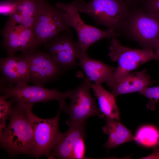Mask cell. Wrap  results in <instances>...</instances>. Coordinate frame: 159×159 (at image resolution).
I'll return each mask as SVG.
<instances>
[{
  "mask_svg": "<svg viewBox=\"0 0 159 159\" xmlns=\"http://www.w3.org/2000/svg\"><path fill=\"white\" fill-rule=\"evenodd\" d=\"M71 3L79 12L91 16L97 24L120 34L130 11L123 0H74Z\"/></svg>",
  "mask_w": 159,
  "mask_h": 159,
  "instance_id": "2",
  "label": "cell"
},
{
  "mask_svg": "<svg viewBox=\"0 0 159 159\" xmlns=\"http://www.w3.org/2000/svg\"><path fill=\"white\" fill-rule=\"evenodd\" d=\"M78 59L80 65L87 77L95 84L107 82L111 79L116 69L97 60L89 57L87 53L80 54Z\"/></svg>",
  "mask_w": 159,
  "mask_h": 159,
  "instance_id": "17",
  "label": "cell"
},
{
  "mask_svg": "<svg viewBox=\"0 0 159 159\" xmlns=\"http://www.w3.org/2000/svg\"><path fill=\"white\" fill-rule=\"evenodd\" d=\"M140 94L149 100L147 107L151 110L156 108V104L159 102V85L153 87H147L139 92Z\"/></svg>",
  "mask_w": 159,
  "mask_h": 159,
  "instance_id": "22",
  "label": "cell"
},
{
  "mask_svg": "<svg viewBox=\"0 0 159 159\" xmlns=\"http://www.w3.org/2000/svg\"><path fill=\"white\" fill-rule=\"evenodd\" d=\"M0 90L7 99L11 97L15 103L26 105L52 100L58 101L59 104L63 103L67 99L69 98L71 93V90L62 92L56 89H49L23 83L14 86L1 84Z\"/></svg>",
  "mask_w": 159,
  "mask_h": 159,
  "instance_id": "8",
  "label": "cell"
},
{
  "mask_svg": "<svg viewBox=\"0 0 159 159\" xmlns=\"http://www.w3.org/2000/svg\"><path fill=\"white\" fill-rule=\"evenodd\" d=\"M105 118V125L102 127V130L108 136L107 141L103 145L107 151L126 143L134 141L135 137L120 121Z\"/></svg>",
  "mask_w": 159,
  "mask_h": 159,
  "instance_id": "18",
  "label": "cell"
},
{
  "mask_svg": "<svg viewBox=\"0 0 159 159\" xmlns=\"http://www.w3.org/2000/svg\"><path fill=\"white\" fill-rule=\"evenodd\" d=\"M122 32L143 48H154L159 41V18L141 8L130 10L122 29Z\"/></svg>",
  "mask_w": 159,
  "mask_h": 159,
  "instance_id": "5",
  "label": "cell"
},
{
  "mask_svg": "<svg viewBox=\"0 0 159 159\" xmlns=\"http://www.w3.org/2000/svg\"><path fill=\"white\" fill-rule=\"evenodd\" d=\"M86 122L76 124L69 126L52 148L51 153L53 158L69 159L75 143L81 138H84Z\"/></svg>",
  "mask_w": 159,
  "mask_h": 159,
  "instance_id": "15",
  "label": "cell"
},
{
  "mask_svg": "<svg viewBox=\"0 0 159 159\" xmlns=\"http://www.w3.org/2000/svg\"><path fill=\"white\" fill-rule=\"evenodd\" d=\"M108 55L118 65L110 80L107 82L111 89L133 70L144 63L157 60L152 49L131 48L122 45L116 37L112 38Z\"/></svg>",
  "mask_w": 159,
  "mask_h": 159,
  "instance_id": "4",
  "label": "cell"
},
{
  "mask_svg": "<svg viewBox=\"0 0 159 159\" xmlns=\"http://www.w3.org/2000/svg\"><path fill=\"white\" fill-rule=\"evenodd\" d=\"M9 116V124L0 135L1 147L11 155H32L33 130L24 105L16 103Z\"/></svg>",
  "mask_w": 159,
  "mask_h": 159,
  "instance_id": "1",
  "label": "cell"
},
{
  "mask_svg": "<svg viewBox=\"0 0 159 159\" xmlns=\"http://www.w3.org/2000/svg\"><path fill=\"white\" fill-rule=\"evenodd\" d=\"M45 43L48 53L61 68L67 69L74 65L79 52L77 42L71 37L60 34Z\"/></svg>",
  "mask_w": 159,
  "mask_h": 159,
  "instance_id": "11",
  "label": "cell"
},
{
  "mask_svg": "<svg viewBox=\"0 0 159 159\" xmlns=\"http://www.w3.org/2000/svg\"><path fill=\"white\" fill-rule=\"evenodd\" d=\"M153 148V151L151 154L140 159H159V145Z\"/></svg>",
  "mask_w": 159,
  "mask_h": 159,
  "instance_id": "26",
  "label": "cell"
},
{
  "mask_svg": "<svg viewBox=\"0 0 159 159\" xmlns=\"http://www.w3.org/2000/svg\"><path fill=\"white\" fill-rule=\"evenodd\" d=\"M135 137V141L145 147L154 148L159 145V130L153 125L140 127Z\"/></svg>",
  "mask_w": 159,
  "mask_h": 159,
  "instance_id": "20",
  "label": "cell"
},
{
  "mask_svg": "<svg viewBox=\"0 0 159 159\" xmlns=\"http://www.w3.org/2000/svg\"><path fill=\"white\" fill-rule=\"evenodd\" d=\"M141 9L159 18V0H141Z\"/></svg>",
  "mask_w": 159,
  "mask_h": 159,
  "instance_id": "24",
  "label": "cell"
},
{
  "mask_svg": "<svg viewBox=\"0 0 159 159\" xmlns=\"http://www.w3.org/2000/svg\"><path fill=\"white\" fill-rule=\"evenodd\" d=\"M16 6V1H8L2 2L0 6V14L10 16L14 12Z\"/></svg>",
  "mask_w": 159,
  "mask_h": 159,
  "instance_id": "25",
  "label": "cell"
},
{
  "mask_svg": "<svg viewBox=\"0 0 159 159\" xmlns=\"http://www.w3.org/2000/svg\"><path fill=\"white\" fill-rule=\"evenodd\" d=\"M6 99L4 95L0 97V135L6 128V120L11 112L14 102L11 98L9 101H6Z\"/></svg>",
  "mask_w": 159,
  "mask_h": 159,
  "instance_id": "21",
  "label": "cell"
},
{
  "mask_svg": "<svg viewBox=\"0 0 159 159\" xmlns=\"http://www.w3.org/2000/svg\"><path fill=\"white\" fill-rule=\"evenodd\" d=\"M69 28L62 10L43 0H39L33 29L37 46L45 43Z\"/></svg>",
  "mask_w": 159,
  "mask_h": 159,
  "instance_id": "9",
  "label": "cell"
},
{
  "mask_svg": "<svg viewBox=\"0 0 159 159\" xmlns=\"http://www.w3.org/2000/svg\"><path fill=\"white\" fill-rule=\"evenodd\" d=\"M2 32L3 45L8 56L14 55L18 51L23 53L37 47L32 29L21 27H4Z\"/></svg>",
  "mask_w": 159,
  "mask_h": 159,
  "instance_id": "12",
  "label": "cell"
},
{
  "mask_svg": "<svg viewBox=\"0 0 159 159\" xmlns=\"http://www.w3.org/2000/svg\"><path fill=\"white\" fill-rule=\"evenodd\" d=\"M90 87L93 90L99 105V108L105 118L120 121L119 110L115 97L111 92L103 88L101 84L90 82Z\"/></svg>",
  "mask_w": 159,
  "mask_h": 159,
  "instance_id": "19",
  "label": "cell"
},
{
  "mask_svg": "<svg viewBox=\"0 0 159 159\" xmlns=\"http://www.w3.org/2000/svg\"><path fill=\"white\" fill-rule=\"evenodd\" d=\"M90 81L85 78L79 86L71 90V104L67 106L65 103L63 109L69 116L66 122L68 126L86 122L88 118L93 116L105 118L90 94Z\"/></svg>",
  "mask_w": 159,
  "mask_h": 159,
  "instance_id": "7",
  "label": "cell"
},
{
  "mask_svg": "<svg viewBox=\"0 0 159 159\" xmlns=\"http://www.w3.org/2000/svg\"><path fill=\"white\" fill-rule=\"evenodd\" d=\"M40 0H16V6L5 27L32 29L37 16Z\"/></svg>",
  "mask_w": 159,
  "mask_h": 159,
  "instance_id": "14",
  "label": "cell"
},
{
  "mask_svg": "<svg viewBox=\"0 0 159 159\" xmlns=\"http://www.w3.org/2000/svg\"><path fill=\"white\" fill-rule=\"evenodd\" d=\"M56 6L63 12L69 26L73 28L77 33L79 55L87 53L90 46L100 40L120 35V33L110 30H103L86 24L81 19L79 12L71 3L58 2Z\"/></svg>",
  "mask_w": 159,
  "mask_h": 159,
  "instance_id": "6",
  "label": "cell"
},
{
  "mask_svg": "<svg viewBox=\"0 0 159 159\" xmlns=\"http://www.w3.org/2000/svg\"><path fill=\"white\" fill-rule=\"evenodd\" d=\"M31 76V81L35 85L42 86L60 73L61 67L47 52L35 49L23 52Z\"/></svg>",
  "mask_w": 159,
  "mask_h": 159,
  "instance_id": "10",
  "label": "cell"
},
{
  "mask_svg": "<svg viewBox=\"0 0 159 159\" xmlns=\"http://www.w3.org/2000/svg\"><path fill=\"white\" fill-rule=\"evenodd\" d=\"M84 138H80L75 143L73 148L69 159H92L85 156L86 146Z\"/></svg>",
  "mask_w": 159,
  "mask_h": 159,
  "instance_id": "23",
  "label": "cell"
},
{
  "mask_svg": "<svg viewBox=\"0 0 159 159\" xmlns=\"http://www.w3.org/2000/svg\"><path fill=\"white\" fill-rule=\"evenodd\" d=\"M0 68L3 76L1 83L28 84L31 81L28 64L22 57L13 55L1 58Z\"/></svg>",
  "mask_w": 159,
  "mask_h": 159,
  "instance_id": "13",
  "label": "cell"
},
{
  "mask_svg": "<svg viewBox=\"0 0 159 159\" xmlns=\"http://www.w3.org/2000/svg\"><path fill=\"white\" fill-rule=\"evenodd\" d=\"M155 52V54L157 59H159V41L157 43L154 48Z\"/></svg>",
  "mask_w": 159,
  "mask_h": 159,
  "instance_id": "28",
  "label": "cell"
},
{
  "mask_svg": "<svg viewBox=\"0 0 159 159\" xmlns=\"http://www.w3.org/2000/svg\"><path fill=\"white\" fill-rule=\"evenodd\" d=\"M65 103L59 104L57 115L53 118L49 119H42L34 114L32 111L33 105H24L33 130L32 155L37 158L41 156L45 155L48 159H53L51 150L63 133L59 131V122L61 112Z\"/></svg>",
  "mask_w": 159,
  "mask_h": 159,
  "instance_id": "3",
  "label": "cell"
},
{
  "mask_svg": "<svg viewBox=\"0 0 159 159\" xmlns=\"http://www.w3.org/2000/svg\"><path fill=\"white\" fill-rule=\"evenodd\" d=\"M129 6L130 4H133L136 3L139 1H140L141 0H123Z\"/></svg>",
  "mask_w": 159,
  "mask_h": 159,
  "instance_id": "27",
  "label": "cell"
},
{
  "mask_svg": "<svg viewBox=\"0 0 159 159\" xmlns=\"http://www.w3.org/2000/svg\"><path fill=\"white\" fill-rule=\"evenodd\" d=\"M153 82L145 69L131 72L111 88L112 93L115 97L122 94L140 92Z\"/></svg>",
  "mask_w": 159,
  "mask_h": 159,
  "instance_id": "16",
  "label": "cell"
}]
</instances>
